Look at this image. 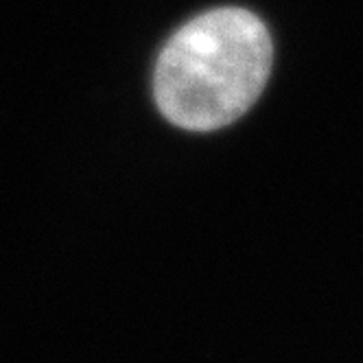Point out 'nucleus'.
<instances>
[{
    "label": "nucleus",
    "instance_id": "1",
    "mask_svg": "<svg viewBox=\"0 0 363 363\" xmlns=\"http://www.w3.org/2000/svg\"><path fill=\"white\" fill-rule=\"evenodd\" d=\"M272 38L254 13L223 7L184 24L155 64V103L189 132H215L241 118L272 70Z\"/></svg>",
    "mask_w": 363,
    "mask_h": 363
}]
</instances>
